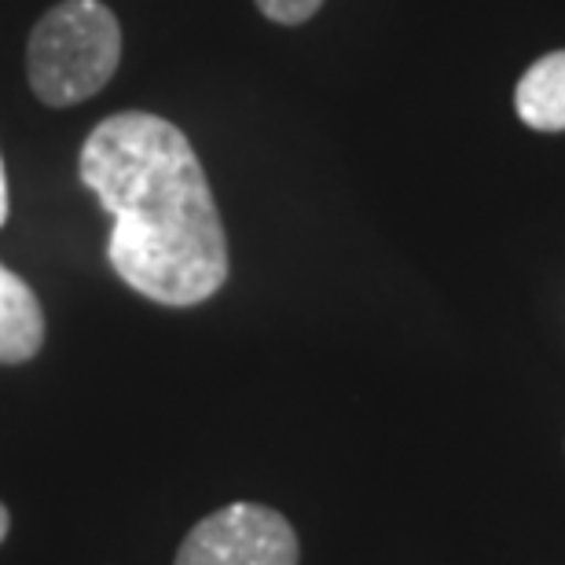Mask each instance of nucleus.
<instances>
[{"label": "nucleus", "mask_w": 565, "mask_h": 565, "mask_svg": "<svg viewBox=\"0 0 565 565\" xmlns=\"http://www.w3.org/2000/svg\"><path fill=\"white\" fill-rule=\"evenodd\" d=\"M8 529H11V514H8V507L0 503V544L8 540Z\"/></svg>", "instance_id": "obj_8"}, {"label": "nucleus", "mask_w": 565, "mask_h": 565, "mask_svg": "<svg viewBox=\"0 0 565 565\" xmlns=\"http://www.w3.org/2000/svg\"><path fill=\"white\" fill-rule=\"evenodd\" d=\"M298 533L265 503H228L191 525L173 565H298Z\"/></svg>", "instance_id": "obj_3"}, {"label": "nucleus", "mask_w": 565, "mask_h": 565, "mask_svg": "<svg viewBox=\"0 0 565 565\" xmlns=\"http://www.w3.org/2000/svg\"><path fill=\"white\" fill-rule=\"evenodd\" d=\"M8 221V180H4V162H0V228Z\"/></svg>", "instance_id": "obj_7"}, {"label": "nucleus", "mask_w": 565, "mask_h": 565, "mask_svg": "<svg viewBox=\"0 0 565 565\" xmlns=\"http://www.w3.org/2000/svg\"><path fill=\"white\" fill-rule=\"evenodd\" d=\"M254 4L262 8L265 19L279 22V26H301L320 11L323 0H254Z\"/></svg>", "instance_id": "obj_6"}, {"label": "nucleus", "mask_w": 565, "mask_h": 565, "mask_svg": "<svg viewBox=\"0 0 565 565\" xmlns=\"http://www.w3.org/2000/svg\"><path fill=\"white\" fill-rule=\"evenodd\" d=\"M82 184L110 213L107 262L154 305L191 309L228 282V235L191 140L173 121L121 110L88 132Z\"/></svg>", "instance_id": "obj_1"}, {"label": "nucleus", "mask_w": 565, "mask_h": 565, "mask_svg": "<svg viewBox=\"0 0 565 565\" xmlns=\"http://www.w3.org/2000/svg\"><path fill=\"white\" fill-rule=\"evenodd\" d=\"M514 107L529 129H565V52H551L529 66L514 88Z\"/></svg>", "instance_id": "obj_5"}, {"label": "nucleus", "mask_w": 565, "mask_h": 565, "mask_svg": "<svg viewBox=\"0 0 565 565\" xmlns=\"http://www.w3.org/2000/svg\"><path fill=\"white\" fill-rule=\"evenodd\" d=\"M121 26L104 0H63L30 33V88L49 107L93 99L118 71Z\"/></svg>", "instance_id": "obj_2"}, {"label": "nucleus", "mask_w": 565, "mask_h": 565, "mask_svg": "<svg viewBox=\"0 0 565 565\" xmlns=\"http://www.w3.org/2000/svg\"><path fill=\"white\" fill-rule=\"evenodd\" d=\"M44 345V309L30 282L0 265V364H26Z\"/></svg>", "instance_id": "obj_4"}]
</instances>
